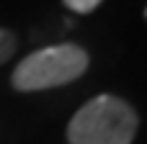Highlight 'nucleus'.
<instances>
[{
  "instance_id": "39448f33",
  "label": "nucleus",
  "mask_w": 147,
  "mask_h": 144,
  "mask_svg": "<svg viewBox=\"0 0 147 144\" xmlns=\"http://www.w3.org/2000/svg\"><path fill=\"white\" fill-rule=\"evenodd\" d=\"M145 18H147V8H145Z\"/></svg>"
},
{
  "instance_id": "f03ea898",
  "label": "nucleus",
  "mask_w": 147,
  "mask_h": 144,
  "mask_svg": "<svg viewBox=\"0 0 147 144\" xmlns=\"http://www.w3.org/2000/svg\"><path fill=\"white\" fill-rule=\"evenodd\" d=\"M85 70H88L85 49H80L78 44H54L18 62L10 82L21 93H34V90L67 85L80 75H85Z\"/></svg>"
},
{
  "instance_id": "7ed1b4c3",
  "label": "nucleus",
  "mask_w": 147,
  "mask_h": 144,
  "mask_svg": "<svg viewBox=\"0 0 147 144\" xmlns=\"http://www.w3.org/2000/svg\"><path fill=\"white\" fill-rule=\"evenodd\" d=\"M16 52V36L8 31V28H0V64L8 62Z\"/></svg>"
},
{
  "instance_id": "f257e3e1",
  "label": "nucleus",
  "mask_w": 147,
  "mask_h": 144,
  "mask_svg": "<svg viewBox=\"0 0 147 144\" xmlns=\"http://www.w3.org/2000/svg\"><path fill=\"white\" fill-rule=\"evenodd\" d=\"M134 108L116 95H98L88 100L70 121V144H132L137 134Z\"/></svg>"
},
{
  "instance_id": "20e7f679",
  "label": "nucleus",
  "mask_w": 147,
  "mask_h": 144,
  "mask_svg": "<svg viewBox=\"0 0 147 144\" xmlns=\"http://www.w3.org/2000/svg\"><path fill=\"white\" fill-rule=\"evenodd\" d=\"M101 3H103V0H65V5H67L70 10H75V13H90V10H96Z\"/></svg>"
}]
</instances>
